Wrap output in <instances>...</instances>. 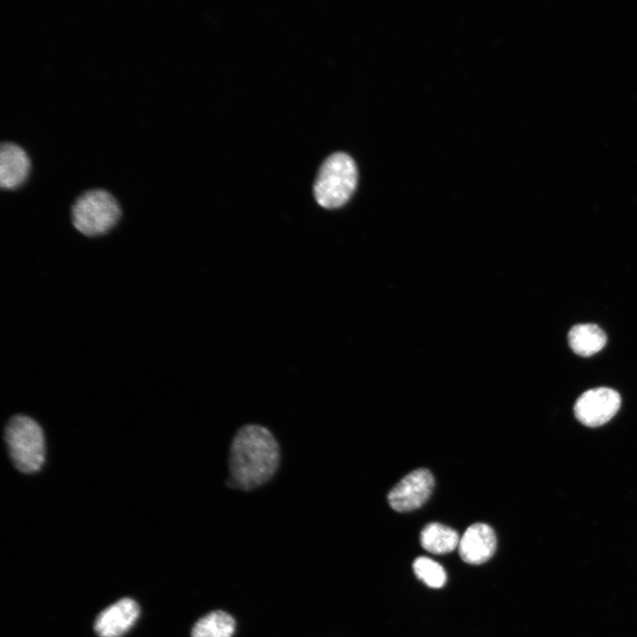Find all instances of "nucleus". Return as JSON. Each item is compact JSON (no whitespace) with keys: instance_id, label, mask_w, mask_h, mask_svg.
I'll return each mask as SVG.
<instances>
[{"instance_id":"nucleus-1","label":"nucleus","mask_w":637,"mask_h":637,"mask_svg":"<svg viewBox=\"0 0 637 637\" xmlns=\"http://www.w3.org/2000/svg\"><path fill=\"white\" fill-rule=\"evenodd\" d=\"M280 461V447L272 432L260 425H245L230 445L228 483L245 491L257 488L275 474Z\"/></svg>"},{"instance_id":"nucleus-2","label":"nucleus","mask_w":637,"mask_h":637,"mask_svg":"<svg viewBox=\"0 0 637 637\" xmlns=\"http://www.w3.org/2000/svg\"><path fill=\"white\" fill-rule=\"evenodd\" d=\"M357 182V169L353 158L344 152H334L318 169L313 187L316 201L326 209L338 208L352 196Z\"/></svg>"},{"instance_id":"nucleus-3","label":"nucleus","mask_w":637,"mask_h":637,"mask_svg":"<svg viewBox=\"0 0 637 637\" xmlns=\"http://www.w3.org/2000/svg\"><path fill=\"white\" fill-rule=\"evenodd\" d=\"M4 440L15 467L23 473L38 472L45 460L42 429L32 418L16 415L7 423Z\"/></svg>"},{"instance_id":"nucleus-4","label":"nucleus","mask_w":637,"mask_h":637,"mask_svg":"<svg viewBox=\"0 0 637 637\" xmlns=\"http://www.w3.org/2000/svg\"><path fill=\"white\" fill-rule=\"evenodd\" d=\"M119 217L120 207L117 200L103 188L82 192L71 208L73 226L88 237L107 233L116 225Z\"/></svg>"},{"instance_id":"nucleus-5","label":"nucleus","mask_w":637,"mask_h":637,"mask_svg":"<svg viewBox=\"0 0 637 637\" xmlns=\"http://www.w3.org/2000/svg\"><path fill=\"white\" fill-rule=\"evenodd\" d=\"M434 484V477L428 469H416L404 476L389 491L388 504L398 512L417 510L429 499Z\"/></svg>"},{"instance_id":"nucleus-6","label":"nucleus","mask_w":637,"mask_h":637,"mask_svg":"<svg viewBox=\"0 0 637 637\" xmlns=\"http://www.w3.org/2000/svg\"><path fill=\"white\" fill-rule=\"evenodd\" d=\"M619 394L609 388H595L584 392L574 404V415L583 425L595 427L607 423L620 407Z\"/></svg>"},{"instance_id":"nucleus-7","label":"nucleus","mask_w":637,"mask_h":637,"mask_svg":"<svg viewBox=\"0 0 637 637\" xmlns=\"http://www.w3.org/2000/svg\"><path fill=\"white\" fill-rule=\"evenodd\" d=\"M140 615L137 602L123 598L104 609L96 618L94 630L99 637H121Z\"/></svg>"},{"instance_id":"nucleus-8","label":"nucleus","mask_w":637,"mask_h":637,"mask_svg":"<svg viewBox=\"0 0 637 637\" xmlns=\"http://www.w3.org/2000/svg\"><path fill=\"white\" fill-rule=\"evenodd\" d=\"M496 536L485 523H474L463 533L458 544L459 556L470 564H480L490 559L496 549Z\"/></svg>"},{"instance_id":"nucleus-9","label":"nucleus","mask_w":637,"mask_h":637,"mask_svg":"<svg viewBox=\"0 0 637 637\" xmlns=\"http://www.w3.org/2000/svg\"><path fill=\"white\" fill-rule=\"evenodd\" d=\"M29 159L17 143L4 141L0 143V186L13 189L20 186L28 174Z\"/></svg>"},{"instance_id":"nucleus-10","label":"nucleus","mask_w":637,"mask_h":637,"mask_svg":"<svg viewBox=\"0 0 637 637\" xmlns=\"http://www.w3.org/2000/svg\"><path fill=\"white\" fill-rule=\"evenodd\" d=\"M604 331L595 324H578L568 334V342L574 353L590 357L599 352L606 344Z\"/></svg>"},{"instance_id":"nucleus-11","label":"nucleus","mask_w":637,"mask_h":637,"mask_svg":"<svg viewBox=\"0 0 637 637\" xmlns=\"http://www.w3.org/2000/svg\"><path fill=\"white\" fill-rule=\"evenodd\" d=\"M419 541L426 551L441 555L453 551L458 546L460 538L455 529L438 522H430L422 528Z\"/></svg>"},{"instance_id":"nucleus-12","label":"nucleus","mask_w":637,"mask_h":637,"mask_svg":"<svg viewBox=\"0 0 637 637\" xmlns=\"http://www.w3.org/2000/svg\"><path fill=\"white\" fill-rule=\"evenodd\" d=\"M235 622L223 610L211 611L201 618L193 626L191 637H231Z\"/></svg>"},{"instance_id":"nucleus-13","label":"nucleus","mask_w":637,"mask_h":637,"mask_svg":"<svg viewBox=\"0 0 637 637\" xmlns=\"http://www.w3.org/2000/svg\"><path fill=\"white\" fill-rule=\"evenodd\" d=\"M412 569L417 578L430 587L440 588L446 583L447 574L444 568L429 557H417L412 564Z\"/></svg>"}]
</instances>
